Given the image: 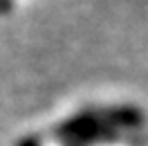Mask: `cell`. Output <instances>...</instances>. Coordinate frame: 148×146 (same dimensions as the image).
<instances>
[{
	"instance_id": "6da1fadb",
	"label": "cell",
	"mask_w": 148,
	"mask_h": 146,
	"mask_svg": "<svg viewBox=\"0 0 148 146\" xmlns=\"http://www.w3.org/2000/svg\"><path fill=\"white\" fill-rule=\"evenodd\" d=\"M20 146H36L34 142H25V144H20Z\"/></svg>"
}]
</instances>
